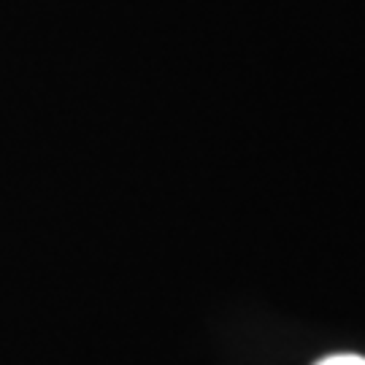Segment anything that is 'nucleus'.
Segmentation results:
<instances>
[{"label":"nucleus","instance_id":"obj_1","mask_svg":"<svg viewBox=\"0 0 365 365\" xmlns=\"http://www.w3.org/2000/svg\"><path fill=\"white\" fill-rule=\"evenodd\" d=\"M317 365H365V357H360V354H330Z\"/></svg>","mask_w":365,"mask_h":365}]
</instances>
